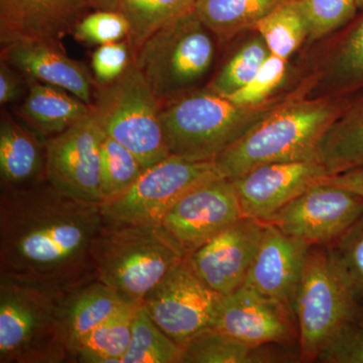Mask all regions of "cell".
<instances>
[{
  "label": "cell",
  "mask_w": 363,
  "mask_h": 363,
  "mask_svg": "<svg viewBox=\"0 0 363 363\" xmlns=\"http://www.w3.org/2000/svg\"><path fill=\"white\" fill-rule=\"evenodd\" d=\"M101 204L64 194L48 181L0 194V279L73 289L96 279L92 248Z\"/></svg>",
  "instance_id": "cell-1"
},
{
  "label": "cell",
  "mask_w": 363,
  "mask_h": 363,
  "mask_svg": "<svg viewBox=\"0 0 363 363\" xmlns=\"http://www.w3.org/2000/svg\"><path fill=\"white\" fill-rule=\"evenodd\" d=\"M350 97H305L281 105L214 160L222 177L234 179L262 164L317 159L325 131Z\"/></svg>",
  "instance_id": "cell-2"
},
{
  "label": "cell",
  "mask_w": 363,
  "mask_h": 363,
  "mask_svg": "<svg viewBox=\"0 0 363 363\" xmlns=\"http://www.w3.org/2000/svg\"><path fill=\"white\" fill-rule=\"evenodd\" d=\"M300 93L296 88L266 104L245 106L204 88L160 104V118L169 154L192 161H214L262 119Z\"/></svg>",
  "instance_id": "cell-3"
},
{
  "label": "cell",
  "mask_w": 363,
  "mask_h": 363,
  "mask_svg": "<svg viewBox=\"0 0 363 363\" xmlns=\"http://www.w3.org/2000/svg\"><path fill=\"white\" fill-rule=\"evenodd\" d=\"M73 289L0 279V363L71 362L65 303Z\"/></svg>",
  "instance_id": "cell-4"
},
{
  "label": "cell",
  "mask_w": 363,
  "mask_h": 363,
  "mask_svg": "<svg viewBox=\"0 0 363 363\" xmlns=\"http://www.w3.org/2000/svg\"><path fill=\"white\" fill-rule=\"evenodd\" d=\"M187 255L162 224L104 223L92 248L98 281L140 305Z\"/></svg>",
  "instance_id": "cell-5"
},
{
  "label": "cell",
  "mask_w": 363,
  "mask_h": 363,
  "mask_svg": "<svg viewBox=\"0 0 363 363\" xmlns=\"http://www.w3.org/2000/svg\"><path fill=\"white\" fill-rule=\"evenodd\" d=\"M216 42L193 9L152 33L133 61L162 104L197 89L213 66Z\"/></svg>",
  "instance_id": "cell-6"
},
{
  "label": "cell",
  "mask_w": 363,
  "mask_h": 363,
  "mask_svg": "<svg viewBox=\"0 0 363 363\" xmlns=\"http://www.w3.org/2000/svg\"><path fill=\"white\" fill-rule=\"evenodd\" d=\"M92 112L101 130L133 152L145 169L171 155L159 101L135 62L116 80L97 83Z\"/></svg>",
  "instance_id": "cell-7"
},
{
  "label": "cell",
  "mask_w": 363,
  "mask_h": 363,
  "mask_svg": "<svg viewBox=\"0 0 363 363\" xmlns=\"http://www.w3.org/2000/svg\"><path fill=\"white\" fill-rule=\"evenodd\" d=\"M362 306L328 247H310L295 300L300 362H316L334 334Z\"/></svg>",
  "instance_id": "cell-8"
},
{
  "label": "cell",
  "mask_w": 363,
  "mask_h": 363,
  "mask_svg": "<svg viewBox=\"0 0 363 363\" xmlns=\"http://www.w3.org/2000/svg\"><path fill=\"white\" fill-rule=\"evenodd\" d=\"M222 177L214 161L169 155L145 169L121 195L101 204L104 223L162 224L169 209L197 186Z\"/></svg>",
  "instance_id": "cell-9"
},
{
  "label": "cell",
  "mask_w": 363,
  "mask_h": 363,
  "mask_svg": "<svg viewBox=\"0 0 363 363\" xmlns=\"http://www.w3.org/2000/svg\"><path fill=\"white\" fill-rule=\"evenodd\" d=\"M222 297L196 274L186 257L147 294L142 305L157 326L183 346L212 327Z\"/></svg>",
  "instance_id": "cell-10"
},
{
  "label": "cell",
  "mask_w": 363,
  "mask_h": 363,
  "mask_svg": "<svg viewBox=\"0 0 363 363\" xmlns=\"http://www.w3.org/2000/svg\"><path fill=\"white\" fill-rule=\"evenodd\" d=\"M362 215V197L318 182L264 223L276 226L309 247L330 245Z\"/></svg>",
  "instance_id": "cell-11"
},
{
  "label": "cell",
  "mask_w": 363,
  "mask_h": 363,
  "mask_svg": "<svg viewBox=\"0 0 363 363\" xmlns=\"http://www.w3.org/2000/svg\"><path fill=\"white\" fill-rule=\"evenodd\" d=\"M104 131L92 113L68 130L45 140L47 181L64 194L104 203L101 142Z\"/></svg>",
  "instance_id": "cell-12"
},
{
  "label": "cell",
  "mask_w": 363,
  "mask_h": 363,
  "mask_svg": "<svg viewBox=\"0 0 363 363\" xmlns=\"http://www.w3.org/2000/svg\"><path fill=\"white\" fill-rule=\"evenodd\" d=\"M212 327L248 345L298 347L295 310L247 286L222 297Z\"/></svg>",
  "instance_id": "cell-13"
},
{
  "label": "cell",
  "mask_w": 363,
  "mask_h": 363,
  "mask_svg": "<svg viewBox=\"0 0 363 363\" xmlns=\"http://www.w3.org/2000/svg\"><path fill=\"white\" fill-rule=\"evenodd\" d=\"M242 217L233 180L218 177L189 191L162 224L188 255Z\"/></svg>",
  "instance_id": "cell-14"
},
{
  "label": "cell",
  "mask_w": 363,
  "mask_h": 363,
  "mask_svg": "<svg viewBox=\"0 0 363 363\" xmlns=\"http://www.w3.org/2000/svg\"><path fill=\"white\" fill-rule=\"evenodd\" d=\"M327 176L322 162L310 159L262 164L230 180L243 217L264 223Z\"/></svg>",
  "instance_id": "cell-15"
},
{
  "label": "cell",
  "mask_w": 363,
  "mask_h": 363,
  "mask_svg": "<svg viewBox=\"0 0 363 363\" xmlns=\"http://www.w3.org/2000/svg\"><path fill=\"white\" fill-rule=\"evenodd\" d=\"M264 224L242 217L187 255L191 267L215 292L227 296L245 284Z\"/></svg>",
  "instance_id": "cell-16"
},
{
  "label": "cell",
  "mask_w": 363,
  "mask_h": 363,
  "mask_svg": "<svg viewBox=\"0 0 363 363\" xmlns=\"http://www.w3.org/2000/svg\"><path fill=\"white\" fill-rule=\"evenodd\" d=\"M89 7L88 0H0V43L40 40L63 47Z\"/></svg>",
  "instance_id": "cell-17"
},
{
  "label": "cell",
  "mask_w": 363,
  "mask_h": 363,
  "mask_svg": "<svg viewBox=\"0 0 363 363\" xmlns=\"http://www.w3.org/2000/svg\"><path fill=\"white\" fill-rule=\"evenodd\" d=\"M264 224L257 255L242 286L278 298L295 310L301 274L309 245Z\"/></svg>",
  "instance_id": "cell-18"
},
{
  "label": "cell",
  "mask_w": 363,
  "mask_h": 363,
  "mask_svg": "<svg viewBox=\"0 0 363 363\" xmlns=\"http://www.w3.org/2000/svg\"><path fill=\"white\" fill-rule=\"evenodd\" d=\"M1 60L26 79L57 86L92 106L96 80L87 67L70 58L63 47L40 40L16 42L1 48Z\"/></svg>",
  "instance_id": "cell-19"
},
{
  "label": "cell",
  "mask_w": 363,
  "mask_h": 363,
  "mask_svg": "<svg viewBox=\"0 0 363 363\" xmlns=\"http://www.w3.org/2000/svg\"><path fill=\"white\" fill-rule=\"evenodd\" d=\"M334 33L326 50L304 82L305 97H351L363 92V11Z\"/></svg>",
  "instance_id": "cell-20"
},
{
  "label": "cell",
  "mask_w": 363,
  "mask_h": 363,
  "mask_svg": "<svg viewBox=\"0 0 363 363\" xmlns=\"http://www.w3.org/2000/svg\"><path fill=\"white\" fill-rule=\"evenodd\" d=\"M1 190L39 185L45 177V140L21 125L6 111L0 119Z\"/></svg>",
  "instance_id": "cell-21"
},
{
  "label": "cell",
  "mask_w": 363,
  "mask_h": 363,
  "mask_svg": "<svg viewBox=\"0 0 363 363\" xmlns=\"http://www.w3.org/2000/svg\"><path fill=\"white\" fill-rule=\"evenodd\" d=\"M28 92L18 114L40 138L59 135L92 113V106L75 95L40 81L28 79Z\"/></svg>",
  "instance_id": "cell-22"
},
{
  "label": "cell",
  "mask_w": 363,
  "mask_h": 363,
  "mask_svg": "<svg viewBox=\"0 0 363 363\" xmlns=\"http://www.w3.org/2000/svg\"><path fill=\"white\" fill-rule=\"evenodd\" d=\"M317 159L328 176L363 168V92L350 97L325 131Z\"/></svg>",
  "instance_id": "cell-23"
},
{
  "label": "cell",
  "mask_w": 363,
  "mask_h": 363,
  "mask_svg": "<svg viewBox=\"0 0 363 363\" xmlns=\"http://www.w3.org/2000/svg\"><path fill=\"white\" fill-rule=\"evenodd\" d=\"M291 347L252 346L240 342L213 327L204 329L184 344L183 363H271L292 362Z\"/></svg>",
  "instance_id": "cell-24"
},
{
  "label": "cell",
  "mask_w": 363,
  "mask_h": 363,
  "mask_svg": "<svg viewBox=\"0 0 363 363\" xmlns=\"http://www.w3.org/2000/svg\"><path fill=\"white\" fill-rule=\"evenodd\" d=\"M128 305L97 279L73 289L65 303V324L70 353L81 338Z\"/></svg>",
  "instance_id": "cell-25"
},
{
  "label": "cell",
  "mask_w": 363,
  "mask_h": 363,
  "mask_svg": "<svg viewBox=\"0 0 363 363\" xmlns=\"http://www.w3.org/2000/svg\"><path fill=\"white\" fill-rule=\"evenodd\" d=\"M289 0H196L194 11L219 44L252 32L260 20Z\"/></svg>",
  "instance_id": "cell-26"
},
{
  "label": "cell",
  "mask_w": 363,
  "mask_h": 363,
  "mask_svg": "<svg viewBox=\"0 0 363 363\" xmlns=\"http://www.w3.org/2000/svg\"><path fill=\"white\" fill-rule=\"evenodd\" d=\"M136 306H125L81 338L72 350L71 362L121 363L130 346Z\"/></svg>",
  "instance_id": "cell-27"
},
{
  "label": "cell",
  "mask_w": 363,
  "mask_h": 363,
  "mask_svg": "<svg viewBox=\"0 0 363 363\" xmlns=\"http://www.w3.org/2000/svg\"><path fill=\"white\" fill-rule=\"evenodd\" d=\"M196 0H118L116 11L130 21L131 56L152 33L194 9Z\"/></svg>",
  "instance_id": "cell-28"
},
{
  "label": "cell",
  "mask_w": 363,
  "mask_h": 363,
  "mask_svg": "<svg viewBox=\"0 0 363 363\" xmlns=\"http://www.w3.org/2000/svg\"><path fill=\"white\" fill-rule=\"evenodd\" d=\"M274 56L289 60L308 42L309 30L298 0H289L253 28Z\"/></svg>",
  "instance_id": "cell-29"
},
{
  "label": "cell",
  "mask_w": 363,
  "mask_h": 363,
  "mask_svg": "<svg viewBox=\"0 0 363 363\" xmlns=\"http://www.w3.org/2000/svg\"><path fill=\"white\" fill-rule=\"evenodd\" d=\"M183 346L157 326L142 304L136 306L130 346L121 363H183Z\"/></svg>",
  "instance_id": "cell-30"
},
{
  "label": "cell",
  "mask_w": 363,
  "mask_h": 363,
  "mask_svg": "<svg viewBox=\"0 0 363 363\" xmlns=\"http://www.w3.org/2000/svg\"><path fill=\"white\" fill-rule=\"evenodd\" d=\"M252 32V35L229 55L205 88L227 97L245 87L257 75L271 52L262 35Z\"/></svg>",
  "instance_id": "cell-31"
},
{
  "label": "cell",
  "mask_w": 363,
  "mask_h": 363,
  "mask_svg": "<svg viewBox=\"0 0 363 363\" xmlns=\"http://www.w3.org/2000/svg\"><path fill=\"white\" fill-rule=\"evenodd\" d=\"M138 157L104 133L101 142V190L104 201L121 195L145 172Z\"/></svg>",
  "instance_id": "cell-32"
},
{
  "label": "cell",
  "mask_w": 363,
  "mask_h": 363,
  "mask_svg": "<svg viewBox=\"0 0 363 363\" xmlns=\"http://www.w3.org/2000/svg\"><path fill=\"white\" fill-rule=\"evenodd\" d=\"M307 21L309 37L315 43L334 35L357 18V0H298Z\"/></svg>",
  "instance_id": "cell-33"
},
{
  "label": "cell",
  "mask_w": 363,
  "mask_h": 363,
  "mask_svg": "<svg viewBox=\"0 0 363 363\" xmlns=\"http://www.w3.org/2000/svg\"><path fill=\"white\" fill-rule=\"evenodd\" d=\"M130 21L118 11L96 9L85 13L74 26V39L88 45H102L128 40Z\"/></svg>",
  "instance_id": "cell-34"
},
{
  "label": "cell",
  "mask_w": 363,
  "mask_h": 363,
  "mask_svg": "<svg viewBox=\"0 0 363 363\" xmlns=\"http://www.w3.org/2000/svg\"><path fill=\"white\" fill-rule=\"evenodd\" d=\"M363 306V215L342 236L326 245Z\"/></svg>",
  "instance_id": "cell-35"
},
{
  "label": "cell",
  "mask_w": 363,
  "mask_h": 363,
  "mask_svg": "<svg viewBox=\"0 0 363 363\" xmlns=\"http://www.w3.org/2000/svg\"><path fill=\"white\" fill-rule=\"evenodd\" d=\"M289 71V60L269 54L257 75L248 84L227 96L234 104L255 106L266 104L285 83Z\"/></svg>",
  "instance_id": "cell-36"
},
{
  "label": "cell",
  "mask_w": 363,
  "mask_h": 363,
  "mask_svg": "<svg viewBox=\"0 0 363 363\" xmlns=\"http://www.w3.org/2000/svg\"><path fill=\"white\" fill-rule=\"evenodd\" d=\"M316 362L363 363V306L334 334Z\"/></svg>",
  "instance_id": "cell-37"
},
{
  "label": "cell",
  "mask_w": 363,
  "mask_h": 363,
  "mask_svg": "<svg viewBox=\"0 0 363 363\" xmlns=\"http://www.w3.org/2000/svg\"><path fill=\"white\" fill-rule=\"evenodd\" d=\"M133 61L128 40L97 47L91 58V68L98 84H107L116 80L126 71Z\"/></svg>",
  "instance_id": "cell-38"
},
{
  "label": "cell",
  "mask_w": 363,
  "mask_h": 363,
  "mask_svg": "<svg viewBox=\"0 0 363 363\" xmlns=\"http://www.w3.org/2000/svg\"><path fill=\"white\" fill-rule=\"evenodd\" d=\"M28 80L6 62L0 61V104H14L26 97Z\"/></svg>",
  "instance_id": "cell-39"
},
{
  "label": "cell",
  "mask_w": 363,
  "mask_h": 363,
  "mask_svg": "<svg viewBox=\"0 0 363 363\" xmlns=\"http://www.w3.org/2000/svg\"><path fill=\"white\" fill-rule=\"evenodd\" d=\"M320 182L345 189L363 198V168L327 176Z\"/></svg>",
  "instance_id": "cell-40"
},
{
  "label": "cell",
  "mask_w": 363,
  "mask_h": 363,
  "mask_svg": "<svg viewBox=\"0 0 363 363\" xmlns=\"http://www.w3.org/2000/svg\"><path fill=\"white\" fill-rule=\"evenodd\" d=\"M90 7L96 9H108V11H116L117 2L118 0H88Z\"/></svg>",
  "instance_id": "cell-41"
},
{
  "label": "cell",
  "mask_w": 363,
  "mask_h": 363,
  "mask_svg": "<svg viewBox=\"0 0 363 363\" xmlns=\"http://www.w3.org/2000/svg\"><path fill=\"white\" fill-rule=\"evenodd\" d=\"M357 6L359 11H363V0H357Z\"/></svg>",
  "instance_id": "cell-42"
}]
</instances>
